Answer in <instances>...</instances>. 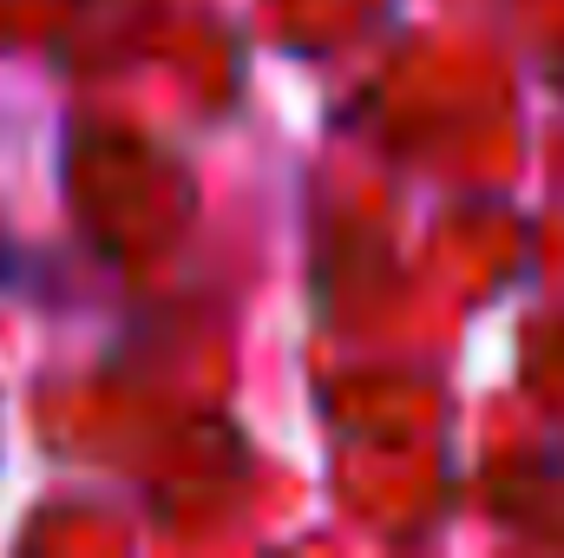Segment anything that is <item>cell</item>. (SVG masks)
Listing matches in <instances>:
<instances>
[{
    "label": "cell",
    "instance_id": "cell-1",
    "mask_svg": "<svg viewBox=\"0 0 564 558\" xmlns=\"http://www.w3.org/2000/svg\"><path fill=\"white\" fill-rule=\"evenodd\" d=\"M13 277V257H7V237H0V282Z\"/></svg>",
    "mask_w": 564,
    "mask_h": 558
}]
</instances>
